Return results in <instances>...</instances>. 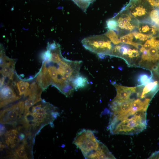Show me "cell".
Here are the masks:
<instances>
[{
	"mask_svg": "<svg viewBox=\"0 0 159 159\" xmlns=\"http://www.w3.org/2000/svg\"><path fill=\"white\" fill-rule=\"evenodd\" d=\"M49 124L50 125V126L52 127H54V125L53 122H49Z\"/></svg>",
	"mask_w": 159,
	"mask_h": 159,
	"instance_id": "obj_35",
	"label": "cell"
},
{
	"mask_svg": "<svg viewBox=\"0 0 159 159\" xmlns=\"http://www.w3.org/2000/svg\"><path fill=\"white\" fill-rule=\"evenodd\" d=\"M146 112L140 111L114 123L109 124L113 134L132 135L143 131L147 126Z\"/></svg>",
	"mask_w": 159,
	"mask_h": 159,
	"instance_id": "obj_2",
	"label": "cell"
},
{
	"mask_svg": "<svg viewBox=\"0 0 159 159\" xmlns=\"http://www.w3.org/2000/svg\"><path fill=\"white\" fill-rule=\"evenodd\" d=\"M133 39V35L132 33H130L120 37V43L131 45Z\"/></svg>",
	"mask_w": 159,
	"mask_h": 159,
	"instance_id": "obj_20",
	"label": "cell"
},
{
	"mask_svg": "<svg viewBox=\"0 0 159 159\" xmlns=\"http://www.w3.org/2000/svg\"><path fill=\"white\" fill-rule=\"evenodd\" d=\"M115 87L117 94L115 99L125 100L130 98L132 94L136 92V87L124 86L116 84H113Z\"/></svg>",
	"mask_w": 159,
	"mask_h": 159,
	"instance_id": "obj_8",
	"label": "cell"
},
{
	"mask_svg": "<svg viewBox=\"0 0 159 159\" xmlns=\"http://www.w3.org/2000/svg\"><path fill=\"white\" fill-rule=\"evenodd\" d=\"M37 113H39L44 115H46V110L44 107H41L38 111Z\"/></svg>",
	"mask_w": 159,
	"mask_h": 159,
	"instance_id": "obj_28",
	"label": "cell"
},
{
	"mask_svg": "<svg viewBox=\"0 0 159 159\" xmlns=\"http://www.w3.org/2000/svg\"><path fill=\"white\" fill-rule=\"evenodd\" d=\"M47 71L52 80V84L56 87L59 81L57 69L54 66H50L47 68Z\"/></svg>",
	"mask_w": 159,
	"mask_h": 159,
	"instance_id": "obj_14",
	"label": "cell"
},
{
	"mask_svg": "<svg viewBox=\"0 0 159 159\" xmlns=\"http://www.w3.org/2000/svg\"><path fill=\"white\" fill-rule=\"evenodd\" d=\"M36 103L35 100L32 98H29L24 102V115L26 114L29 111V108L34 104Z\"/></svg>",
	"mask_w": 159,
	"mask_h": 159,
	"instance_id": "obj_23",
	"label": "cell"
},
{
	"mask_svg": "<svg viewBox=\"0 0 159 159\" xmlns=\"http://www.w3.org/2000/svg\"><path fill=\"white\" fill-rule=\"evenodd\" d=\"M158 9L159 16V8Z\"/></svg>",
	"mask_w": 159,
	"mask_h": 159,
	"instance_id": "obj_37",
	"label": "cell"
},
{
	"mask_svg": "<svg viewBox=\"0 0 159 159\" xmlns=\"http://www.w3.org/2000/svg\"><path fill=\"white\" fill-rule=\"evenodd\" d=\"M32 121L36 122V118L33 113L29 111L24 115L23 123H26Z\"/></svg>",
	"mask_w": 159,
	"mask_h": 159,
	"instance_id": "obj_24",
	"label": "cell"
},
{
	"mask_svg": "<svg viewBox=\"0 0 159 159\" xmlns=\"http://www.w3.org/2000/svg\"><path fill=\"white\" fill-rule=\"evenodd\" d=\"M18 137L20 140H23L25 139V134L23 133H21L18 135Z\"/></svg>",
	"mask_w": 159,
	"mask_h": 159,
	"instance_id": "obj_31",
	"label": "cell"
},
{
	"mask_svg": "<svg viewBox=\"0 0 159 159\" xmlns=\"http://www.w3.org/2000/svg\"><path fill=\"white\" fill-rule=\"evenodd\" d=\"M154 81L152 76L145 73L140 74L138 78L139 84L142 86L146 85L149 83Z\"/></svg>",
	"mask_w": 159,
	"mask_h": 159,
	"instance_id": "obj_15",
	"label": "cell"
},
{
	"mask_svg": "<svg viewBox=\"0 0 159 159\" xmlns=\"http://www.w3.org/2000/svg\"><path fill=\"white\" fill-rule=\"evenodd\" d=\"M134 100V98H130L125 100L114 98L109 106L111 116L120 115L124 112L131 107Z\"/></svg>",
	"mask_w": 159,
	"mask_h": 159,
	"instance_id": "obj_7",
	"label": "cell"
},
{
	"mask_svg": "<svg viewBox=\"0 0 159 159\" xmlns=\"http://www.w3.org/2000/svg\"><path fill=\"white\" fill-rule=\"evenodd\" d=\"M105 35L113 44H117L120 43L118 34L115 31L108 30Z\"/></svg>",
	"mask_w": 159,
	"mask_h": 159,
	"instance_id": "obj_16",
	"label": "cell"
},
{
	"mask_svg": "<svg viewBox=\"0 0 159 159\" xmlns=\"http://www.w3.org/2000/svg\"><path fill=\"white\" fill-rule=\"evenodd\" d=\"M30 93V89L29 87L26 90L24 94V96L26 97L29 95Z\"/></svg>",
	"mask_w": 159,
	"mask_h": 159,
	"instance_id": "obj_32",
	"label": "cell"
},
{
	"mask_svg": "<svg viewBox=\"0 0 159 159\" xmlns=\"http://www.w3.org/2000/svg\"><path fill=\"white\" fill-rule=\"evenodd\" d=\"M73 143L86 158H116L107 148L96 138L92 130H82L77 133Z\"/></svg>",
	"mask_w": 159,
	"mask_h": 159,
	"instance_id": "obj_1",
	"label": "cell"
},
{
	"mask_svg": "<svg viewBox=\"0 0 159 159\" xmlns=\"http://www.w3.org/2000/svg\"><path fill=\"white\" fill-rule=\"evenodd\" d=\"M87 78L79 74L72 81L74 90H77L86 87L88 84Z\"/></svg>",
	"mask_w": 159,
	"mask_h": 159,
	"instance_id": "obj_13",
	"label": "cell"
},
{
	"mask_svg": "<svg viewBox=\"0 0 159 159\" xmlns=\"http://www.w3.org/2000/svg\"><path fill=\"white\" fill-rule=\"evenodd\" d=\"M24 145L19 146L15 150L14 153L18 158L20 159H28L26 153L25 151Z\"/></svg>",
	"mask_w": 159,
	"mask_h": 159,
	"instance_id": "obj_19",
	"label": "cell"
},
{
	"mask_svg": "<svg viewBox=\"0 0 159 159\" xmlns=\"http://www.w3.org/2000/svg\"><path fill=\"white\" fill-rule=\"evenodd\" d=\"M4 147V145L2 144L1 142H0V150H2Z\"/></svg>",
	"mask_w": 159,
	"mask_h": 159,
	"instance_id": "obj_34",
	"label": "cell"
},
{
	"mask_svg": "<svg viewBox=\"0 0 159 159\" xmlns=\"http://www.w3.org/2000/svg\"><path fill=\"white\" fill-rule=\"evenodd\" d=\"M16 86L19 95H21L24 94L26 89L29 87V84L27 82L20 81L17 82Z\"/></svg>",
	"mask_w": 159,
	"mask_h": 159,
	"instance_id": "obj_18",
	"label": "cell"
},
{
	"mask_svg": "<svg viewBox=\"0 0 159 159\" xmlns=\"http://www.w3.org/2000/svg\"><path fill=\"white\" fill-rule=\"evenodd\" d=\"M159 88V82L158 81H154L147 84L144 88L140 97L144 98L148 93L153 95L157 91Z\"/></svg>",
	"mask_w": 159,
	"mask_h": 159,
	"instance_id": "obj_11",
	"label": "cell"
},
{
	"mask_svg": "<svg viewBox=\"0 0 159 159\" xmlns=\"http://www.w3.org/2000/svg\"><path fill=\"white\" fill-rule=\"evenodd\" d=\"M82 63L81 61H72L64 58L58 63V73L63 80L72 82L73 80L80 74Z\"/></svg>",
	"mask_w": 159,
	"mask_h": 159,
	"instance_id": "obj_4",
	"label": "cell"
},
{
	"mask_svg": "<svg viewBox=\"0 0 159 159\" xmlns=\"http://www.w3.org/2000/svg\"><path fill=\"white\" fill-rule=\"evenodd\" d=\"M152 6H156L157 4L155 0H147Z\"/></svg>",
	"mask_w": 159,
	"mask_h": 159,
	"instance_id": "obj_30",
	"label": "cell"
},
{
	"mask_svg": "<svg viewBox=\"0 0 159 159\" xmlns=\"http://www.w3.org/2000/svg\"><path fill=\"white\" fill-rule=\"evenodd\" d=\"M137 28L139 32L152 36L159 30V27L149 21H140Z\"/></svg>",
	"mask_w": 159,
	"mask_h": 159,
	"instance_id": "obj_9",
	"label": "cell"
},
{
	"mask_svg": "<svg viewBox=\"0 0 159 159\" xmlns=\"http://www.w3.org/2000/svg\"><path fill=\"white\" fill-rule=\"evenodd\" d=\"M157 6H158L159 7V2H158V3L157 4Z\"/></svg>",
	"mask_w": 159,
	"mask_h": 159,
	"instance_id": "obj_36",
	"label": "cell"
},
{
	"mask_svg": "<svg viewBox=\"0 0 159 159\" xmlns=\"http://www.w3.org/2000/svg\"><path fill=\"white\" fill-rule=\"evenodd\" d=\"M14 72L13 69H12L8 74L7 77L9 80H12L13 79Z\"/></svg>",
	"mask_w": 159,
	"mask_h": 159,
	"instance_id": "obj_29",
	"label": "cell"
},
{
	"mask_svg": "<svg viewBox=\"0 0 159 159\" xmlns=\"http://www.w3.org/2000/svg\"><path fill=\"white\" fill-rule=\"evenodd\" d=\"M5 80V77H2L0 79V87H1L3 85Z\"/></svg>",
	"mask_w": 159,
	"mask_h": 159,
	"instance_id": "obj_33",
	"label": "cell"
},
{
	"mask_svg": "<svg viewBox=\"0 0 159 159\" xmlns=\"http://www.w3.org/2000/svg\"><path fill=\"white\" fill-rule=\"evenodd\" d=\"M20 97L8 99L0 102V107H2L20 98Z\"/></svg>",
	"mask_w": 159,
	"mask_h": 159,
	"instance_id": "obj_25",
	"label": "cell"
},
{
	"mask_svg": "<svg viewBox=\"0 0 159 159\" xmlns=\"http://www.w3.org/2000/svg\"><path fill=\"white\" fill-rule=\"evenodd\" d=\"M142 60L152 62L153 64L159 63V45L154 46L147 51L146 54H142Z\"/></svg>",
	"mask_w": 159,
	"mask_h": 159,
	"instance_id": "obj_10",
	"label": "cell"
},
{
	"mask_svg": "<svg viewBox=\"0 0 159 159\" xmlns=\"http://www.w3.org/2000/svg\"><path fill=\"white\" fill-rule=\"evenodd\" d=\"M19 97L16 96L13 90L7 85L2 87L0 90V101Z\"/></svg>",
	"mask_w": 159,
	"mask_h": 159,
	"instance_id": "obj_12",
	"label": "cell"
},
{
	"mask_svg": "<svg viewBox=\"0 0 159 159\" xmlns=\"http://www.w3.org/2000/svg\"><path fill=\"white\" fill-rule=\"evenodd\" d=\"M81 42L85 48L97 54L110 55L112 48L111 41L105 34L89 36Z\"/></svg>",
	"mask_w": 159,
	"mask_h": 159,
	"instance_id": "obj_3",
	"label": "cell"
},
{
	"mask_svg": "<svg viewBox=\"0 0 159 159\" xmlns=\"http://www.w3.org/2000/svg\"><path fill=\"white\" fill-rule=\"evenodd\" d=\"M150 19L153 24L159 27V16L158 9H155L150 13Z\"/></svg>",
	"mask_w": 159,
	"mask_h": 159,
	"instance_id": "obj_17",
	"label": "cell"
},
{
	"mask_svg": "<svg viewBox=\"0 0 159 159\" xmlns=\"http://www.w3.org/2000/svg\"><path fill=\"white\" fill-rule=\"evenodd\" d=\"M150 4L147 0H131L123 9L128 11L134 18L142 21L149 19L147 16Z\"/></svg>",
	"mask_w": 159,
	"mask_h": 159,
	"instance_id": "obj_5",
	"label": "cell"
},
{
	"mask_svg": "<svg viewBox=\"0 0 159 159\" xmlns=\"http://www.w3.org/2000/svg\"><path fill=\"white\" fill-rule=\"evenodd\" d=\"M6 129L5 126L2 124L0 125V135H3L6 132Z\"/></svg>",
	"mask_w": 159,
	"mask_h": 159,
	"instance_id": "obj_27",
	"label": "cell"
},
{
	"mask_svg": "<svg viewBox=\"0 0 159 159\" xmlns=\"http://www.w3.org/2000/svg\"><path fill=\"white\" fill-rule=\"evenodd\" d=\"M133 35V38L140 41H145L151 37L152 35L144 34L137 32H132Z\"/></svg>",
	"mask_w": 159,
	"mask_h": 159,
	"instance_id": "obj_21",
	"label": "cell"
},
{
	"mask_svg": "<svg viewBox=\"0 0 159 159\" xmlns=\"http://www.w3.org/2000/svg\"><path fill=\"white\" fill-rule=\"evenodd\" d=\"M148 159H159V151L153 153L149 157Z\"/></svg>",
	"mask_w": 159,
	"mask_h": 159,
	"instance_id": "obj_26",
	"label": "cell"
},
{
	"mask_svg": "<svg viewBox=\"0 0 159 159\" xmlns=\"http://www.w3.org/2000/svg\"><path fill=\"white\" fill-rule=\"evenodd\" d=\"M106 25L108 30H112L115 32L117 31V22L114 17H113L107 20Z\"/></svg>",
	"mask_w": 159,
	"mask_h": 159,
	"instance_id": "obj_22",
	"label": "cell"
},
{
	"mask_svg": "<svg viewBox=\"0 0 159 159\" xmlns=\"http://www.w3.org/2000/svg\"><path fill=\"white\" fill-rule=\"evenodd\" d=\"M117 21V31L118 34L122 30L131 31L137 28L140 21L132 16L129 13H121L115 16Z\"/></svg>",
	"mask_w": 159,
	"mask_h": 159,
	"instance_id": "obj_6",
	"label": "cell"
}]
</instances>
